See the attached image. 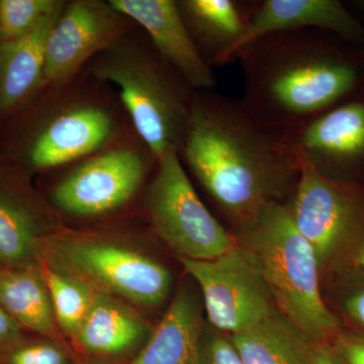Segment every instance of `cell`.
<instances>
[{
    "mask_svg": "<svg viewBox=\"0 0 364 364\" xmlns=\"http://www.w3.org/2000/svg\"><path fill=\"white\" fill-rule=\"evenodd\" d=\"M1 267H2L1 263H0V268H1Z\"/></svg>",
    "mask_w": 364,
    "mask_h": 364,
    "instance_id": "obj_32",
    "label": "cell"
},
{
    "mask_svg": "<svg viewBox=\"0 0 364 364\" xmlns=\"http://www.w3.org/2000/svg\"><path fill=\"white\" fill-rule=\"evenodd\" d=\"M336 39L322 31L298 30L251 41L236 56L244 77L242 104L289 139L360 90L364 51Z\"/></svg>",
    "mask_w": 364,
    "mask_h": 364,
    "instance_id": "obj_2",
    "label": "cell"
},
{
    "mask_svg": "<svg viewBox=\"0 0 364 364\" xmlns=\"http://www.w3.org/2000/svg\"><path fill=\"white\" fill-rule=\"evenodd\" d=\"M145 208L154 231L178 257L214 259L237 245L236 236L200 200L176 151L158 158Z\"/></svg>",
    "mask_w": 364,
    "mask_h": 364,
    "instance_id": "obj_7",
    "label": "cell"
},
{
    "mask_svg": "<svg viewBox=\"0 0 364 364\" xmlns=\"http://www.w3.org/2000/svg\"><path fill=\"white\" fill-rule=\"evenodd\" d=\"M0 364H74L70 356L52 340L21 339L0 350Z\"/></svg>",
    "mask_w": 364,
    "mask_h": 364,
    "instance_id": "obj_24",
    "label": "cell"
},
{
    "mask_svg": "<svg viewBox=\"0 0 364 364\" xmlns=\"http://www.w3.org/2000/svg\"><path fill=\"white\" fill-rule=\"evenodd\" d=\"M90 72L100 82L116 86L136 135L156 159L167 151L179 153L196 91L152 44L124 36L95 57Z\"/></svg>",
    "mask_w": 364,
    "mask_h": 364,
    "instance_id": "obj_4",
    "label": "cell"
},
{
    "mask_svg": "<svg viewBox=\"0 0 364 364\" xmlns=\"http://www.w3.org/2000/svg\"><path fill=\"white\" fill-rule=\"evenodd\" d=\"M358 270L359 272H363L364 275V250L358 258Z\"/></svg>",
    "mask_w": 364,
    "mask_h": 364,
    "instance_id": "obj_30",
    "label": "cell"
},
{
    "mask_svg": "<svg viewBox=\"0 0 364 364\" xmlns=\"http://www.w3.org/2000/svg\"><path fill=\"white\" fill-rule=\"evenodd\" d=\"M236 231L237 241L255 258L277 310L309 339L330 342L343 330L321 293L317 255L286 203H270Z\"/></svg>",
    "mask_w": 364,
    "mask_h": 364,
    "instance_id": "obj_3",
    "label": "cell"
},
{
    "mask_svg": "<svg viewBox=\"0 0 364 364\" xmlns=\"http://www.w3.org/2000/svg\"><path fill=\"white\" fill-rule=\"evenodd\" d=\"M179 260L198 282L208 323L217 331L229 336L245 331L277 308L252 253L238 241L214 259Z\"/></svg>",
    "mask_w": 364,
    "mask_h": 364,
    "instance_id": "obj_10",
    "label": "cell"
},
{
    "mask_svg": "<svg viewBox=\"0 0 364 364\" xmlns=\"http://www.w3.org/2000/svg\"><path fill=\"white\" fill-rule=\"evenodd\" d=\"M311 364H345L330 342H313Z\"/></svg>",
    "mask_w": 364,
    "mask_h": 364,
    "instance_id": "obj_29",
    "label": "cell"
},
{
    "mask_svg": "<svg viewBox=\"0 0 364 364\" xmlns=\"http://www.w3.org/2000/svg\"><path fill=\"white\" fill-rule=\"evenodd\" d=\"M203 329L200 301L182 289L131 364H200Z\"/></svg>",
    "mask_w": 364,
    "mask_h": 364,
    "instance_id": "obj_18",
    "label": "cell"
},
{
    "mask_svg": "<svg viewBox=\"0 0 364 364\" xmlns=\"http://www.w3.org/2000/svg\"><path fill=\"white\" fill-rule=\"evenodd\" d=\"M177 6L198 51L213 68L236 60L259 0H179Z\"/></svg>",
    "mask_w": 364,
    "mask_h": 364,
    "instance_id": "obj_15",
    "label": "cell"
},
{
    "mask_svg": "<svg viewBox=\"0 0 364 364\" xmlns=\"http://www.w3.org/2000/svg\"><path fill=\"white\" fill-rule=\"evenodd\" d=\"M21 329L14 318L0 306V350L23 339Z\"/></svg>",
    "mask_w": 364,
    "mask_h": 364,
    "instance_id": "obj_28",
    "label": "cell"
},
{
    "mask_svg": "<svg viewBox=\"0 0 364 364\" xmlns=\"http://www.w3.org/2000/svg\"><path fill=\"white\" fill-rule=\"evenodd\" d=\"M40 260L95 293L136 305L159 306L171 287V274L162 263L105 235L52 232L41 239Z\"/></svg>",
    "mask_w": 364,
    "mask_h": 364,
    "instance_id": "obj_5",
    "label": "cell"
},
{
    "mask_svg": "<svg viewBox=\"0 0 364 364\" xmlns=\"http://www.w3.org/2000/svg\"><path fill=\"white\" fill-rule=\"evenodd\" d=\"M57 324L72 339L85 320L95 291L82 282L41 264Z\"/></svg>",
    "mask_w": 364,
    "mask_h": 364,
    "instance_id": "obj_22",
    "label": "cell"
},
{
    "mask_svg": "<svg viewBox=\"0 0 364 364\" xmlns=\"http://www.w3.org/2000/svg\"><path fill=\"white\" fill-rule=\"evenodd\" d=\"M298 30L330 33L364 51V26L339 0H259L240 49L267 33Z\"/></svg>",
    "mask_w": 364,
    "mask_h": 364,
    "instance_id": "obj_16",
    "label": "cell"
},
{
    "mask_svg": "<svg viewBox=\"0 0 364 364\" xmlns=\"http://www.w3.org/2000/svg\"><path fill=\"white\" fill-rule=\"evenodd\" d=\"M119 123L105 102L66 97L46 107L14 141L13 159L26 172L79 161L114 144Z\"/></svg>",
    "mask_w": 364,
    "mask_h": 364,
    "instance_id": "obj_8",
    "label": "cell"
},
{
    "mask_svg": "<svg viewBox=\"0 0 364 364\" xmlns=\"http://www.w3.org/2000/svg\"><path fill=\"white\" fill-rule=\"evenodd\" d=\"M351 289L345 296L342 308L347 318L360 328L358 332L364 333V282L354 284Z\"/></svg>",
    "mask_w": 364,
    "mask_h": 364,
    "instance_id": "obj_27",
    "label": "cell"
},
{
    "mask_svg": "<svg viewBox=\"0 0 364 364\" xmlns=\"http://www.w3.org/2000/svg\"><path fill=\"white\" fill-rule=\"evenodd\" d=\"M62 0H0V43L20 39L32 32Z\"/></svg>",
    "mask_w": 364,
    "mask_h": 364,
    "instance_id": "obj_23",
    "label": "cell"
},
{
    "mask_svg": "<svg viewBox=\"0 0 364 364\" xmlns=\"http://www.w3.org/2000/svg\"><path fill=\"white\" fill-rule=\"evenodd\" d=\"M130 21L109 1L66 2L47 42L46 87L56 90L70 83L90 60L128 35Z\"/></svg>",
    "mask_w": 364,
    "mask_h": 364,
    "instance_id": "obj_11",
    "label": "cell"
},
{
    "mask_svg": "<svg viewBox=\"0 0 364 364\" xmlns=\"http://www.w3.org/2000/svg\"><path fill=\"white\" fill-rule=\"evenodd\" d=\"M149 36L158 54L196 92L210 91L215 75L198 51L174 0H109Z\"/></svg>",
    "mask_w": 364,
    "mask_h": 364,
    "instance_id": "obj_13",
    "label": "cell"
},
{
    "mask_svg": "<svg viewBox=\"0 0 364 364\" xmlns=\"http://www.w3.org/2000/svg\"><path fill=\"white\" fill-rule=\"evenodd\" d=\"M63 1L35 28L20 39L0 43V114L11 116L32 102L46 87V49Z\"/></svg>",
    "mask_w": 364,
    "mask_h": 364,
    "instance_id": "obj_17",
    "label": "cell"
},
{
    "mask_svg": "<svg viewBox=\"0 0 364 364\" xmlns=\"http://www.w3.org/2000/svg\"><path fill=\"white\" fill-rule=\"evenodd\" d=\"M77 364H112L107 363V361L102 360V359H92V360H87L85 363H81Z\"/></svg>",
    "mask_w": 364,
    "mask_h": 364,
    "instance_id": "obj_31",
    "label": "cell"
},
{
    "mask_svg": "<svg viewBox=\"0 0 364 364\" xmlns=\"http://www.w3.org/2000/svg\"><path fill=\"white\" fill-rule=\"evenodd\" d=\"M20 166L0 165V263L9 268L41 267L40 241L51 215Z\"/></svg>",
    "mask_w": 364,
    "mask_h": 364,
    "instance_id": "obj_14",
    "label": "cell"
},
{
    "mask_svg": "<svg viewBox=\"0 0 364 364\" xmlns=\"http://www.w3.org/2000/svg\"><path fill=\"white\" fill-rule=\"evenodd\" d=\"M149 331L147 322L123 299L95 293L73 339L90 353L112 358L133 350Z\"/></svg>",
    "mask_w": 364,
    "mask_h": 364,
    "instance_id": "obj_19",
    "label": "cell"
},
{
    "mask_svg": "<svg viewBox=\"0 0 364 364\" xmlns=\"http://www.w3.org/2000/svg\"><path fill=\"white\" fill-rule=\"evenodd\" d=\"M330 344L345 364H364V333L343 329Z\"/></svg>",
    "mask_w": 364,
    "mask_h": 364,
    "instance_id": "obj_26",
    "label": "cell"
},
{
    "mask_svg": "<svg viewBox=\"0 0 364 364\" xmlns=\"http://www.w3.org/2000/svg\"><path fill=\"white\" fill-rule=\"evenodd\" d=\"M229 337L247 364H311L312 340L277 308L258 324Z\"/></svg>",
    "mask_w": 364,
    "mask_h": 364,
    "instance_id": "obj_20",
    "label": "cell"
},
{
    "mask_svg": "<svg viewBox=\"0 0 364 364\" xmlns=\"http://www.w3.org/2000/svg\"><path fill=\"white\" fill-rule=\"evenodd\" d=\"M200 364H247L235 348L229 335L203 329L200 343Z\"/></svg>",
    "mask_w": 364,
    "mask_h": 364,
    "instance_id": "obj_25",
    "label": "cell"
},
{
    "mask_svg": "<svg viewBox=\"0 0 364 364\" xmlns=\"http://www.w3.org/2000/svg\"><path fill=\"white\" fill-rule=\"evenodd\" d=\"M178 155L236 230L270 203H286L301 174L287 136L241 100L210 91L196 92Z\"/></svg>",
    "mask_w": 364,
    "mask_h": 364,
    "instance_id": "obj_1",
    "label": "cell"
},
{
    "mask_svg": "<svg viewBox=\"0 0 364 364\" xmlns=\"http://www.w3.org/2000/svg\"><path fill=\"white\" fill-rule=\"evenodd\" d=\"M299 159L321 176L364 182V90L316 117L289 138Z\"/></svg>",
    "mask_w": 364,
    "mask_h": 364,
    "instance_id": "obj_12",
    "label": "cell"
},
{
    "mask_svg": "<svg viewBox=\"0 0 364 364\" xmlns=\"http://www.w3.org/2000/svg\"><path fill=\"white\" fill-rule=\"evenodd\" d=\"M0 306L21 328L57 337L56 318L41 267L0 268Z\"/></svg>",
    "mask_w": 364,
    "mask_h": 364,
    "instance_id": "obj_21",
    "label": "cell"
},
{
    "mask_svg": "<svg viewBox=\"0 0 364 364\" xmlns=\"http://www.w3.org/2000/svg\"><path fill=\"white\" fill-rule=\"evenodd\" d=\"M299 161L298 183L286 203L289 215L312 245L321 275L350 277L364 250V182L327 178Z\"/></svg>",
    "mask_w": 364,
    "mask_h": 364,
    "instance_id": "obj_6",
    "label": "cell"
},
{
    "mask_svg": "<svg viewBox=\"0 0 364 364\" xmlns=\"http://www.w3.org/2000/svg\"><path fill=\"white\" fill-rule=\"evenodd\" d=\"M156 164L144 143L112 144L81 160L53 189L52 203L72 217L109 214L130 202Z\"/></svg>",
    "mask_w": 364,
    "mask_h": 364,
    "instance_id": "obj_9",
    "label": "cell"
}]
</instances>
